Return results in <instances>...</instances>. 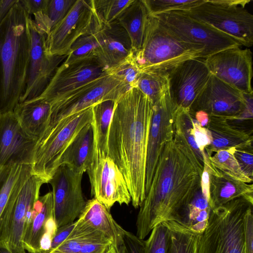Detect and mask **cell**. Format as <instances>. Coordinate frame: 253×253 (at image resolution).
I'll list each match as a JSON object with an SVG mask.
<instances>
[{
	"instance_id": "1",
	"label": "cell",
	"mask_w": 253,
	"mask_h": 253,
	"mask_svg": "<svg viewBox=\"0 0 253 253\" xmlns=\"http://www.w3.org/2000/svg\"><path fill=\"white\" fill-rule=\"evenodd\" d=\"M204 169L184 137L174 132L159 159L151 185L140 206L136 236L144 240L163 222L181 221L188 205L201 187Z\"/></svg>"
},
{
	"instance_id": "2",
	"label": "cell",
	"mask_w": 253,
	"mask_h": 253,
	"mask_svg": "<svg viewBox=\"0 0 253 253\" xmlns=\"http://www.w3.org/2000/svg\"><path fill=\"white\" fill-rule=\"evenodd\" d=\"M153 104L137 87L116 101L108 136V156L124 175L132 205L145 198L147 144Z\"/></svg>"
},
{
	"instance_id": "3",
	"label": "cell",
	"mask_w": 253,
	"mask_h": 253,
	"mask_svg": "<svg viewBox=\"0 0 253 253\" xmlns=\"http://www.w3.org/2000/svg\"><path fill=\"white\" fill-rule=\"evenodd\" d=\"M31 19L18 0L0 24V115L13 111L25 88Z\"/></svg>"
},
{
	"instance_id": "4",
	"label": "cell",
	"mask_w": 253,
	"mask_h": 253,
	"mask_svg": "<svg viewBox=\"0 0 253 253\" xmlns=\"http://www.w3.org/2000/svg\"><path fill=\"white\" fill-rule=\"evenodd\" d=\"M204 51L203 46L184 41L149 15L141 48L134 57L141 72L168 75L187 60L204 59Z\"/></svg>"
},
{
	"instance_id": "5",
	"label": "cell",
	"mask_w": 253,
	"mask_h": 253,
	"mask_svg": "<svg viewBox=\"0 0 253 253\" xmlns=\"http://www.w3.org/2000/svg\"><path fill=\"white\" fill-rule=\"evenodd\" d=\"M253 200L241 197L211 210L198 253H247L244 218Z\"/></svg>"
},
{
	"instance_id": "6",
	"label": "cell",
	"mask_w": 253,
	"mask_h": 253,
	"mask_svg": "<svg viewBox=\"0 0 253 253\" xmlns=\"http://www.w3.org/2000/svg\"><path fill=\"white\" fill-rule=\"evenodd\" d=\"M92 119L91 106L48 127L36 145L32 165L33 174L48 183L59 166L60 158L65 150Z\"/></svg>"
},
{
	"instance_id": "7",
	"label": "cell",
	"mask_w": 253,
	"mask_h": 253,
	"mask_svg": "<svg viewBox=\"0 0 253 253\" xmlns=\"http://www.w3.org/2000/svg\"><path fill=\"white\" fill-rule=\"evenodd\" d=\"M250 0H205L183 11L229 36L248 47L253 44V15L245 6Z\"/></svg>"
},
{
	"instance_id": "8",
	"label": "cell",
	"mask_w": 253,
	"mask_h": 253,
	"mask_svg": "<svg viewBox=\"0 0 253 253\" xmlns=\"http://www.w3.org/2000/svg\"><path fill=\"white\" fill-rule=\"evenodd\" d=\"M130 88L126 83L109 74L88 82L50 103L51 113L47 127L99 102L116 101Z\"/></svg>"
},
{
	"instance_id": "9",
	"label": "cell",
	"mask_w": 253,
	"mask_h": 253,
	"mask_svg": "<svg viewBox=\"0 0 253 253\" xmlns=\"http://www.w3.org/2000/svg\"><path fill=\"white\" fill-rule=\"evenodd\" d=\"M102 23L94 11L92 0H76L46 36L47 53L50 56L67 55L78 39L99 28Z\"/></svg>"
},
{
	"instance_id": "10",
	"label": "cell",
	"mask_w": 253,
	"mask_h": 253,
	"mask_svg": "<svg viewBox=\"0 0 253 253\" xmlns=\"http://www.w3.org/2000/svg\"><path fill=\"white\" fill-rule=\"evenodd\" d=\"M154 16L184 41L203 46L205 49L204 59L223 49L242 46L233 38L183 11Z\"/></svg>"
},
{
	"instance_id": "11",
	"label": "cell",
	"mask_w": 253,
	"mask_h": 253,
	"mask_svg": "<svg viewBox=\"0 0 253 253\" xmlns=\"http://www.w3.org/2000/svg\"><path fill=\"white\" fill-rule=\"evenodd\" d=\"M83 174L62 165L48 182L52 188L53 215L58 228L74 222L85 208L86 202L82 189Z\"/></svg>"
},
{
	"instance_id": "12",
	"label": "cell",
	"mask_w": 253,
	"mask_h": 253,
	"mask_svg": "<svg viewBox=\"0 0 253 253\" xmlns=\"http://www.w3.org/2000/svg\"><path fill=\"white\" fill-rule=\"evenodd\" d=\"M30 28L31 41L26 84L19 103L40 96L67 56L49 55L46 49V35L38 29L32 19Z\"/></svg>"
},
{
	"instance_id": "13",
	"label": "cell",
	"mask_w": 253,
	"mask_h": 253,
	"mask_svg": "<svg viewBox=\"0 0 253 253\" xmlns=\"http://www.w3.org/2000/svg\"><path fill=\"white\" fill-rule=\"evenodd\" d=\"M240 47L212 54L204 58L205 62L211 74L244 94H253L252 53Z\"/></svg>"
},
{
	"instance_id": "14",
	"label": "cell",
	"mask_w": 253,
	"mask_h": 253,
	"mask_svg": "<svg viewBox=\"0 0 253 253\" xmlns=\"http://www.w3.org/2000/svg\"><path fill=\"white\" fill-rule=\"evenodd\" d=\"M246 104L244 93L211 74L189 111H203L211 116L234 121L242 114Z\"/></svg>"
},
{
	"instance_id": "15",
	"label": "cell",
	"mask_w": 253,
	"mask_h": 253,
	"mask_svg": "<svg viewBox=\"0 0 253 253\" xmlns=\"http://www.w3.org/2000/svg\"><path fill=\"white\" fill-rule=\"evenodd\" d=\"M175 109L169 90L153 104L147 144L145 194L151 185L160 157L166 145L173 138Z\"/></svg>"
},
{
	"instance_id": "16",
	"label": "cell",
	"mask_w": 253,
	"mask_h": 253,
	"mask_svg": "<svg viewBox=\"0 0 253 253\" xmlns=\"http://www.w3.org/2000/svg\"><path fill=\"white\" fill-rule=\"evenodd\" d=\"M204 59L187 60L168 74L169 92L175 108L190 111L211 76Z\"/></svg>"
},
{
	"instance_id": "17",
	"label": "cell",
	"mask_w": 253,
	"mask_h": 253,
	"mask_svg": "<svg viewBox=\"0 0 253 253\" xmlns=\"http://www.w3.org/2000/svg\"><path fill=\"white\" fill-rule=\"evenodd\" d=\"M91 195L109 210L116 203L128 205L131 197L124 177L109 156L93 160L87 170Z\"/></svg>"
},
{
	"instance_id": "18",
	"label": "cell",
	"mask_w": 253,
	"mask_h": 253,
	"mask_svg": "<svg viewBox=\"0 0 253 253\" xmlns=\"http://www.w3.org/2000/svg\"><path fill=\"white\" fill-rule=\"evenodd\" d=\"M108 74L95 57L58 67L47 86L39 97L51 103L82 85Z\"/></svg>"
},
{
	"instance_id": "19",
	"label": "cell",
	"mask_w": 253,
	"mask_h": 253,
	"mask_svg": "<svg viewBox=\"0 0 253 253\" xmlns=\"http://www.w3.org/2000/svg\"><path fill=\"white\" fill-rule=\"evenodd\" d=\"M37 141L27 135L13 112L0 115V166L32 165Z\"/></svg>"
},
{
	"instance_id": "20",
	"label": "cell",
	"mask_w": 253,
	"mask_h": 253,
	"mask_svg": "<svg viewBox=\"0 0 253 253\" xmlns=\"http://www.w3.org/2000/svg\"><path fill=\"white\" fill-rule=\"evenodd\" d=\"M46 183L42 178L32 174L27 180L17 198L12 213L6 243L12 253H26L22 244L25 225L34 205L40 197L42 185Z\"/></svg>"
},
{
	"instance_id": "21",
	"label": "cell",
	"mask_w": 253,
	"mask_h": 253,
	"mask_svg": "<svg viewBox=\"0 0 253 253\" xmlns=\"http://www.w3.org/2000/svg\"><path fill=\"white\" fill-rule=\"evenodd\" d=\"M98 37L99 46L94 57L106 71L134 55L129 36L117 20L103 23Z\"/></svg>"
},
{
	"instance_id": "22",
	"label": "cell",
	"mask_w": 253,
	"mask_h": 253,
	"mask_svg": "<svg viewBox=\"0 0 253 253\" xmlns=\"http://www.w3.org/2000/svg\"><path fill=\"white\" fill-rule=\"evenodd\" d=\"M33 174L31 165H15L0 191V244L6 245L18 195Z\"/></svg>"
},
{
	"instance_id": "23",
	"label": "cell",
	"mask_w": 253,
	"mask_h": 253,
	"mask_svg": "<svg viewBox=\"0 0 253 253\" xmlns=\"http://www.w3.org/2000/svg\"><path fill=\"white\" fill-rule=\"evenodd\" d=\"M209 116L206 128L210 132L211 141L205 149L208 156L220 150L253 146L252 132L230 124L225 118Z\"/></svg>"
},
{
	"instance_id": "24",
	"label": "cell",
	"mask_w": 253,
	"mask_h": 253,
	"mask_svg": "<svg viewBox=\"0 0 253 253\" xmlns=\"http://www.w3.org/2000/svg\"><path fill=\"white\" fill-rule=\"evenodd\" d=\"M209 165L210 174L209 204L211 210L241 197L253 200L252 183L236 179L216 169L209 163Z\"/></svg>"
},
{
	"instance_id": "25",
	"label": "cell",
	"mask_w": 253,
	"mask_h": 253,
	"mask_svg": "<svg viewBox=\"0 0 253 253\" xmlns=\"http://www.w3.org/2000/svg\"><path fill=\"white\" fill-rule=\"evenodd\" d=\"M13 112L23 130L38 141L48 126L51 106L45 99L38 97L18 103Z\"/></svg>"
},
{
	"instance_id": "26",
	"label": "cell",
	"mask_w": 253,
	"mask_h": 253,
	"mask_svg": "<svg viewBox=\"0 0 253 253\" xmlns=\"http://www.w3.org/2000/svg\"><path fill=\"white\" fill-rule=\"evenodd\" d=\"M53 215L52 191L42 196L35 203L25 227L22 238L24 249L30 253H41L40 241L47 220Z\"/></svg>"
},
{
	"instance_id": "27",
	"label": "cell",
	"mask_w": 253,
	"mask_h": 253,
	"mask_svg": "<svg viewBox=\"0 0 253 253\" xmlns=\"http://www.w3.org/2000/svg\"><path fill=\"white\" fill-rule=\"evenodd\" d=\"M91 123L82 129L65 150L60 158L59 166L65 165L75 172L84 173L91 165L94 151Z\"/></svg>"
},
{
	"instance_id": "28",
	"label": "cell",
	"mask_w": 253,
	"mask_h": 253,
	"mask_svg": "<svg viewBox=\"0 0 253 253\" xmlns=\"http://www.w3.org/2000/svg\"><path fill=\"white\" fill-rule=\"evenodd\" d=\"M78 223L103 233L114 245L122 238L125 229L112 216L109 210L93 198L88 201L76 220Z\"/></svg>"
},
{
	"instance_id": "29",
	"label": "cell",
	"mask_w": 253,
	"mask_h": 253,
	"mask_svg": "<svg viewBox=\"0 0 253 253\" xmlns=\"http://www.w3.org/2000/svg\"><path fill=\"white\" fill-rule=\"evenodd\" d=\"M149 13L143 0H134L117 19L130 40L135 55L141 48Z\"/></svg>"
},
{
	"instance_id": "30",
	"label": "cell",
	"mask_w": 253,
	"mask_h": 253,
	"mask_svg": "<svg viewBox=\"0 0 253 253\" xmlns=\"http://www.w3.org/2000/svg\"><path fill=\"white\" fill-rule=\"evenodd\" d=\"M116 101L106 100L92 106L94 133L93 160L108 156V136Z\"/></svg>"
},
{
	"instance_id": "31",
	"label": "cell",
	"mask_w": 253,
	"mask_h": 253,
	"mask_svg": "<svg viewBox=\"0 0 253 253\" xmlns=\"http://www.w3.org/2000/svg\"><path fill=\"white\" fill-rule=\"evenodd\" d=\"M169 230L167 253H198L201 234L193 231L180 221L164 222Z\"/></svg>"
},
{
	"instance_id": "32",
	"label": "cell",
	"mask_w": 253,
	"mask_h": 253,
	"mask_svg": "<svg viewBox=\"0 0 253 253\" xmlns=\"http://www.w3.org/2000/svg\"><path fill=\"white\" fill-rule=\"evenodd\" d=\"M211 209L200 189L188 205L181 216V222L198 233L204 232L208 224Z\"/></svg>"
},
{
	"instance_id": "33",
	"label": "cell",
	"mask_w": 253,
	"mask_h": 253,
	"mask_svg": "<svg viewBox=\"0 0 253 253\" xmlns=\"http://www.w3.org/2000/svg\"><path fill=\"white\" fill-rule=\"evenodd\" d=\"M76 0H48L45 8L34 15L38 29L47 36L67 14Z\"/></svg>"
},
{
	"instance_id": "34",
	"label": "cell",
	"mask_w": 253,
	"mask_h": 253,
	"mask_svg": "<svg viewBox=\"0 0 253 253\" xmlns=\"http://www.w3.org/2000/svg\"><path fill=\"white\" fill-rule=\"evenodd\" d=\"M233 148L220 150L208 157L209 164L216 169L232 178L246 183L253 180L247 177L241 170L232 151Z\"/></svg>"
},
{
	"instance_id": "35",
	"label": "cell",
	"mask_w": 253,
	"mask_h": 253,
	"mask_svg": "<svg viewBox=\"0 0 253 253\" xmlns=\"http://www.w3.org/2000/svg\"><path fill=\"white\" fill-rule=\"evenodd\" d=\"M136 87L154 104L169 90L168 75L141 72Z\"/></svg>"
},
{
	"instance_id": "36",
	"label": "cell",
	"mask_w": 253,
	"mask_h": 253,
	"mask_svg": "<svg viewBox=\"0 0 253 253\" xmlns=\"http://www.w3.org/2000/svg\"><path fill=\"white\" fill-rule=\"evenodd\" d=\"M102 25L99 28L78 39L72 45L66 58L63 62L70 63L83 59L94 57L95 51L99 46L98 32Z\"/></svg>"
},
{
	"instance_id": "37",
	"label": "cell",
	"mask_w": 253,
	"mask_h": 253,
	"mask_svg": "<svg viewBox=\"0 0 253 253\" xmlns=\"http://www.w3.org/2000/svg\"><path fill=\"white\" fill-rule=\"evenodd\" d=\"M174 132L182 135L191 147L197 158L204 165V157L198 149L194 138L193 126V115L189 111L176 108L174 117Z\"/></svg>"
},
{
	"instance_id": "38",
	"label": "cell",
	"mask_w": 253,
	"mask_h": 253,
	"mask_svg": "<svg viewBox=\"0 0 253 253\" xmlns=\"http://www.w3.org/2000/svg\"><path fill=\"white\" fill-rule=\"evenodd\" d=\"M150 15L176 11H189L205 0H143Z\"/></svg>"
},
{
	"instance_id": "39",
	"label": "cell",
	"mask_w": 253,
	"mask_h": 253,
	"mask_svg": "<svg viewBox=\"0 0 253 253\" xmlns=\"http://www.w3.org/2000/svg\"><path fill=\"white\" fill-rule=\"evenodd\" d=\"M134 0H92L94 11L104 24L117 20Z\"/></svg>"
},
{
	"instance_id": "40",
	"label": "cell",
	"mask_w": 253,
	"mask_h": 253,
	"mask_svg": "<svg viewBox=\"0 0 253 253\" xmlns=\"http://www.w3.org/2000/svg\"><path fill=\"white\" fill-rule=\"evenodd\" d=\"M146 240H144L143 253H167L169 230L163 222L154 227Z\"/></svg>"
},
{
	"instance_id": "41",
	"label": "cell",
	"mask_w": 253,
	"mask_h": 253,
	"mask_svg": "<svg viewBox=\"0 0 253 253\" xmlns=\"http://www.w3.org/2000/svg\"><path fill=\"white\" fill-rule=\"evenodd\" d=\"M134 55L127 57L118 65L107 71L126 83L130 87L136 86L137 80L141 73Z\"/></svg>"
},
{
	"instance_id": "42",
	"label": "cell",
	"mask_w": 253,
	"mask_h": 253,
	"mask_svg": "<svg viewBox=\"0 0 253 253\" xmlns=\"http://www.w3.org/2000/svg\"><path fill=\"white\" fill-rule=\"evenodd\" d=\"M114 246L117 253H143L144 240L125 230L122 238Z\"/></svg>"
},
{
	"instance_id": "43",
	"label": "cell",
	"mask_w": 253,
	"mask_h": 253,
	"mask_svg": "<svg viewBox=\"0 0 253 253\" xmlns=\"http://www.w3.org/2000/svg\"><path fill=\"white\" fill-rule=\"evenodd\" d=\"M233 155L244 174L253 180V146L233 148Z\"/></svg>"
},
{
	"instance_id": "44",
	"label": "cell",
	"mask_w": 253,
	"mask_h": 253,
	"mask_svg": "<svg viewBox=\"0 0 253 253\" xmlns=\"http://www.w3.org/2000/svg\"><path fill=\"white\" fill-rule=\"evenodd\" d=\"M193 126L194 138L195 143L204 158L206 156L205 149L210 145L211 141L210 132L206 127L202 126L198 123L195 119L193 115Z\"/></svg>"
},
{
	"instance_id": "45",
	"label": "cell",
	"mask_w": 253,
	"mask_h": 253,
	"mask_svg": "<svg viewBox=\"0 0 253 253\" xmlns=\"http://www.w3.org/2000/svg\"><path fill=\"white\" fill-rule=\"evenodd\" d=\"M58 227L54 216L50 217L46 221L44 233L40 241L41 253L49 251L51 248L52 240L57 232Z\"/></svg>"
},
{
	"instance_id": "46",
	"label": "cell",
	"mask_w": 253,
	"mask_h": 253,
	"mask_svg": "<svg viewBox=\"0 0 253 253\" xmlns=\"http://www.w3.org/2000/svg\"><path fill=\"white\" fill-rule=\"evenodd\" d=\"M253 206L248 209L244 218V234L247 253H253Z\"/></svg>"
},
{
	"instance_id": "47",
	"label": "cell",
	"mask_w": 253,
	"mask_h": 253,
	"mask_svg": "<svg viewBox=\"0 0 253 253\" xmlns=\"http://www.w3.org/2000/svg\"><path fill=\"white\" fill-rule=\"evenodd\" d=\"M75 224L76 221L58 228L55 235L52 240L50 249L48 252L56 249L67 238L74 229Z\"/></svg>"
},
{
	"instance_id": "48",
	"label": "cell",
	"mask_w": 253,
	"mask_h": 253,
	"mask_svg": "<svg viewBox=\"0 0 253 253\" xmlns=\"http://www.w3.org/2000/svg\"><path fill=\"white\" fill-rule=\"evenodd\" d=\"M48 0H19L26 11L29 14L35 15L42 11L46 7Z\"/></svg>"
},
{
	"instance_id": "49",
	"label": "cell",
	"mask_w": 253,
	"mask_h": 253,
	"mask_svg": "<svg viewBox=\"0 0 253 253\" xmlns=\"http://www.w3.org/2000/svg\"><path fill=\"white\" fill-rule=\"evenodd\" d=\"M18 0H0V24L10 10L11 7Z\"/></svg>"
},
{
	"instance_id": "50",
	"label": "cell",
	"mask_w": 253,
	"mask_h": 253,
	"mask_svg": "<svg viewBox=\"0 0 253 253\" xmlns=\"http://www.w3.org/2000/svg\"><path fill=\"white\" fill-rule=\"evenodd\" d=\"M191 113L193 114L195 119L202 126L206 127L207 126L210 116L207 113L203 111H198Z\"/></svg>"
},
{
	"instance_id": "51",
	"label": "cell",
	"mask_w": 253,
	"mask_h": 253,
	"mask_svg": "<svg viewBox=\"0 0 253 253\" xmlns=\"http://www.w3.org/2000/svg\"><path fill=\"white\" fill-rule=\"evenodd\" d=\"M13 166H0V191L8 177Z\"/></svg>"
},
{
	"instance_id": "52",
	"label": "cell",
	"mask_w": 253,
	"mask_h": 253,
	"mask_svg": "<svg viewBox=\"0 0 253 253\" xmlns=\"http://www.w3.org/2000/svg\"><path fill=\"white\" fill-rule=\"evenodd\" d=\"M0 253H12L5 245L0 244Z\"/></svg>"
},
{
	"instance_id": "53",
	"label": "cell",
	"mask_w": 253,
	"mask_h": 253,
	"mask_svg": "<svg viewBox=\"0 0 253 253\" xmlns=\"http://www.w3.org/2000/svg\"><path fill=\"white\" fill-rule=\"evenodd\" d=\"M105 253H117L115 247L113 244L108 247Z\"/></svg>"
},
{
	"instance_id": "54",
	"label": "cell",
	"mask_w": 253,
	"mask_h": 253,
	"mask_svg": "<svg viewBox=\"0 0 253 253\" xmlns=\"http://www.w3.org/2000/svg\"><path fill=\"white\" fill-rule=\"evenodd\" d=\"M43 253H57V252H45Z\"/></svg>"
}]
</instances>
